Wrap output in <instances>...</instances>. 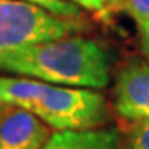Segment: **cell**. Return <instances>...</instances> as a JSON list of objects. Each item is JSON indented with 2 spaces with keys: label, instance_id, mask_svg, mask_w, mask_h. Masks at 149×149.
<instances>
[{
  "label": "cell",
  "instance_id": "6",
  "mask_svg": "<svg viewBox=\"0 0 149 149\" xmlns=\"http://www.w3.org/2000/svg\"><path fill=\"white\" fill-rule=\"evenodd\" d=\"M121 136L114 128L88 131H55L43 149H119Z\"/></svg>",
  "mask_w": 149,
  "mask_h": 149
},
{
  "label": "cell",
  "instance_id": "13",
  "mask_svg": "<svg viewBox=\"0 0 149 149\" xmlns=\"http://www.w3.org/2000/svg\"><path fill=\"white\" fill-rule=\"evenodd\" d=\"M3 108H5V106H3V104L0 103V114H2V111H3Z\"/></svg>",
  "mask_w": 149,
  "mask_h": 149
},
{
  "label": "cell",
  "instance_id": "9",
  "mask_svg": "<svg viewBox=\"0 0 149 149\" xmlns=\"http://www.w3.org/2000/svg\"><path fill=\"white\" fill-rule=\"evenodd\" d=\"M22 2H30L35 5H40L47 10L53 12L60 17H70V18H80V8L74 3L65 2V0H22Z\"/></svg>",
  "mask_w": 149,
  "mask_h": 149
},
{
  "label": "cell",
  "instance_id": "4",
  "mask_svg": "<svg viewBox=\"0 0 149 149\" xmlns=\"http://www.w3.org/2000/svg\"><path fill=\"white\" fill-rule=\"evenodd\" d=\"M114 111L128 123L149 119V63L131 61L118 73Z\"/></svg>",
  "mask_w": 149,
  "mask_h": 149
},
{
  "label": "cell",
  "instance_id": "5",
  "mask_svg": "<svg viewBox=\"0 0 149 149\" xmlns=\"http://www.w3.org/2000/svg\"><path fill=\"white\" fill-rule=\"evenodd\" d=\"M52 129L32 111L5 106L0 114V149H43Z\"/></svg>",
  "mask_w": 149,
  "mask_h": 149
},
{
  "label": "cell",
  "instance_id": "12",
  "mask_svg": "<svg viewBox=\"0 0 149 149\" xmlns=\"http://www.w3.org/2000/svg\"><path fill=\"white\" fill-rule=\"evenodd\" d=\"M65 2H70V3H74L78 7H83L86 10H101L103 7L108 3V0H65Z\"/></svg>",
  "mask_w": 149,
  "mask_h": 149
},
{
  "label": "cell",
  "instance_id": "2",
  "mask_svg": "<svg viewBox=\"0 0 149 149\" xmlns=\"http://www.w3.org/2000/svg\"><path fill=\"white\" fill-rule=\"evenodd\" d=\"M53 131H88L109 119L106 100L98 90L48 83L32 109Z\"/></svg>",
  "mask_w": 149,
  "mask_h": 149
},
{
  "label": "cell",
  "instance_id": "8",
  "mask_svg": "<svg viewBox=\"0 0 149 149\" xmlns=\"http://www.w3.org/2000/svg\"><path fill=\"white\" fill-rule=\"evenodd\" d=\"M119 149H149V119L131 123Z\"/></svg>",
  "mask_w": 149,
  "mask_h": 149
},
{
  "label": "cell",
  "instance_id": "14",
  "mask_svg": "<svg viewBox=\"0 0 149 149\" xmlns=\"http://www.w3.org/2000/svg\"><path fill=\"white\" fill-rule=\"evenodd\" d=\"M114 2H118V0H114Z\"/></svg>",
  "mask_w": 149,
  "mask_h": 149
},
{
  "label": "cell",
  "instance_id": "1",
  "mask_svg": "<svg viewBox=\"0 0 149 149\" xmlns=\"http://www.w3.org/2000/svg\"><path fill=\"white\" fill-rule=\"evenodd\" d=\"M0 70L50 85L101 90L111 80V56L95 40L70 35L0 55Z\"/></svg>",
  "mask_w": 149,
  "mask_h": 149
},
{
  "label": "cell",
  "instance_id": "3",
  "mask_svg": "<svg viewBox=\"0 0 149 149\" xmlns=\"http://www.w3.org/2000/svg\"><path fill=\"white\" fill-rule=\"evenodd\" d=\"M83 28L80 18L60 17L22 0H0V55L33 43L63 38Z\"/></svg>",
  "mask_w": 149,
  "mask_h": 149
},
{
  "label": "cell",
  "instance_id": "7",
  "mask_svg": "<svg viewBox=\"0 0 149 149\" xmlns=\"http://www.w3.org/2000/svg\"><path fill=\"white\" fill-rule=\"evenodd\" d=\"M48 83L27 76H0V103L32 111Z\"/></svg>",
  "mask_w": 149,
  "mask_h": 149
},
{
  "label": "cell",
  "instance_id": "11",
  "mask_svg": "<svg viewBox=\"0 0 149 149\" xmlns=\"http://www.w3.org/2000/svg\"><path fill=\"white\" fill-rule=\"evenodd\" d=\"M136 32H138V43L141 48V53L149 63V20L136 22Z\"/></svg>",
  "mask_w": 149,
  "mask_h": 149
},
{
  "label": "cell",
  "instance_id": "10",
  "mask_svg": "<svg viewBox=\"0 0 149 149\" xmlns=\"http://www.w3.org/2000/svg\"><path fill=\"white\" fill-rule=\"evenodd\" d=\"M134 22L149 20V0H118L114 2Z\"/></svg>",
  "mask_w": 149,
  "mask_h": 149
}]
</instances>
